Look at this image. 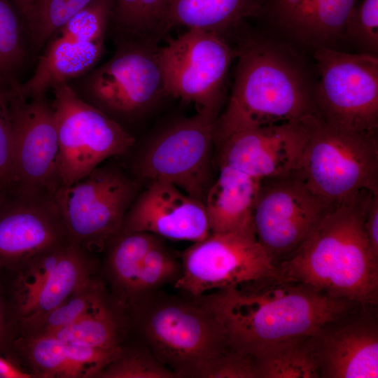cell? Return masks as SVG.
<instances>
[{
	"label": "cell",
	"instance_id": "6da1fadb",
	"mask_svg": "<svg viewBox=\"0 0 378 378\" xmlns=\"http://www.w3.org/2000/svg\"><path fill=\"white\" fill-rule=\"evenodd\" d=\"M204 297L221 320L229 344L251 355L272 343L312 335L326 323L363 306L281 276Z\"/></svg>",
	"mask_w": 378,
	"mask_h": 378
},
{
	"label": "cell",
	"instance_id": "7a4b0ae2",
	"mask_svg": "<svg viewBox=\"0 0 378 378\" xmlns=\"http://www.w3.org/2000/svg\"><path fill=\"white\" fill-rule=\"evenodd\" d=\"M237 41V65L227 106L215 134L258 125L302 122L316 115L315 82L300 55L284 41L245 31Z\"/></svg>",
	"mask_w": 378,
	"mask_h": 378
},
{
	"label": "cell",
	"instance_id": "3957f363",
	"mask_svg": "<svg viewBox=\"0 0 378 378\" xmlns=\"http://www.w3.org/2000/svg\"><path fill=\"white\" fill-rule=\"evenodd\" d=\"M371 193L365 191L335 205L298 249L276 266L281 276L333 298L377 306L378 256L364 225V207Z\"/></svg>",
	"mask_w": 378,
	"mask_h": 378
},
{
	"label": "cell",
	"instance_id": "277c9868",
	"mask_svg": "<svg viewBox=\"0 0 378 378\" xmlns=\"http://www.w3.org/2000/svg\"><path fill=\"white\" fill-rule=\"evenodd\" d=\"M144 345L178 377H198L230 346L224 326L202 295L155 293L129 315Z\"/></svg>",
	"mask_w": 378,
	"mask_h": 378
},
{
	"label": "cell",
	"instance_id": "5b68a950",
	"mask_svg": "<svg viewBox=\"0 0 378 378\" xmlns=\"http://www.w3.org/2000/svg\"><path fill=\"white\" fill-rule=\"evenodd\" d=\"M304 121L308 136L298 172L312 190L335 204L378 192L377 132L333 127L316 115Z\"/></svg>",
	"mask_w": 378,
	"mask_h": 378
},
{
	"label": "cell",
	"instance_id": "8992f818",
	"mask_svg": "<svg viewBox=\"0 0 378 378\" xmlns=\"http://www.w3.org/2000/svg\"><path fill=\"white\" fill-rule=\"evenodd\" d=\"M116 45L110 59L76 78V89L72 88L120 124L144 115L167 95L158 45L135 41Z\"/></svg>",
	"mask_w": 378,
	"mask_h": 378
},
{
	"label": "cell",
	"instance_id": "52a82bcc",
	"mask_svg": "<svg viewBox=\"0 0 378 378\" xmlns=\"http://www.w3.org/2000/svg\"><path fill=\"white\" fill-rule=\"evenodd\" d=\"M51 90L61 187L80 181L105 160L125 153L134 145V137L122 125L83 100L69 83L56 84Z\"/></svg>",
	"mask_w": 378,
	"mask_h": 378
},
{
	"label": "cell",
	"instance_id": "ba28073f",
	"mask_svg": "<svg viewBox=\"0 0 378 378\" xmlns=\"http://www.w3.org/2000/svg\"><path fill=\"white\" fill-rule=\"evenodd\" d=\"M314 57L316 115L333 127L377 132L378 56L320 48Z\"/></svg>",
	"mask_w": 378,
	"mask_h": 378
},
{
	"label": "cell",
	"instance_id": "9c48e42d",
	"mask_svg": "<svg viewBox=\"0 0 378 378\" xmlns=\"http://www.w3.org/2000/svg\"><path fill=\"white\" fill-rule=\"evenodd\" d=\"M138 190L134 179L111 164L60 187L55 200L70 240L92 253L102 251L121 231Z\"/></svg>",
	"mask_w": 378,
	"mask_h": 378
},
{
	"label": "cell",
	"instance_id": "30bf717a",
	"mask_svg": "<svg viewBox=\"0 0 378 378\" xmlns=\"http://www.w3.org/2000/svg\"><path fill=\"white\" fill-rule=\"evenodd\" d=\"M218 115L198 110L168 124L148 142L134 164L139 179L165 181L204 202L211 182Z\"/></svg>",
	"mask_w": 378,
	"mask_h": 378
},
{
	"label": "cell",
	"instance_id": "8fae6325",
	"mask_svg": "<svg viewBox=\"0 0 378 378\" xmlns=\"http://www.w3.org/2000/svg\"><path fill=\"white\" fill-rule=\"evenodd\" d=\"M167 96L218 116L235 48L216 33L188 29L158 50Z\"/></svg>",
	"mask_w": 378,
	"mask_h": 378
},
{
	"label": "cell",
	"instance_id": "7c38bea8",
	"mask_svg": "<svg viewBox=\"0 0 378 378\" xmlns=\"http://www.w3.org/2000/svg\"><path fill=\"white\" fill-rule=\"evenodd\" d=\"M181 267L174 288L193 298L265 277L281 276L258 241L253 226L210 233L184 251Z\"/></svg>",
	"mask_w": 378,
	"mask_h": 378
},
{
	"label": "cell",
	"instance_id": "4fadbf2b",
	"mask_svg": "<svg viewBox=\"0 0 378 378\" xmlns=\"http://www.w3.org/2000/svg\"><path fill=\"white\" fill-rule=\"evenodd\" d=\"M335 205L312 190L298 171L261 180L253 224L274 265L293 255Z\"/></svg>",
	"mask_w": 378,
	"mask_h": 378
},
{
	"label": "cell",
	"instance_id": "5bb4252c",
	"mask_svg": "<svg viewBox=\"0 0 378 378\" xmlns=\"http://www.w3.org/2000/svg\"><path fill=\"white\" fill-rule=\"evenodd\" d=\"M112 8L113 0H95L50 36L32 76L20 84L23 99L46 95L56 84L90 71L104 52Z\"/></svg>",
	"mask_w": 378,
	"mask_h": 378
},
{
	"label": "cell",
	"instance_id": "9a60e30c",
	"mask_svg": "<svg viewBox=\"0 0 378 378\" xmlns=\"http://www.w3.org/2000/svg\"><path fill=\"white\" fill-rule=\"evenodd\" d=\"M13 181L9 192L55 198L61 187L59 150L54 112L46 95L13 102Z\"/></svg>",
	"mask_w": 378,
	"mask_h": 378
},
{
	"label": "cell",
	"instance_id": "2e32d148",
	"mask_svg": "<svg viewBox=\"0 0 378 378\" xmlns=\"http://www.w3.org/2000/svg\"><path fill=\"white\" fill-rule=\"evenodd\" d=\"M94 253L69 240L38 253L18 268L17 319L50 311L97 277Z\"/></svg>",
	"mask_w": 378,
	"mask_h": 378
},
{
	"label": "cell",
	"instance_id": "e0dca14e",
	"mask_svg": "<svg viewBox=\"0 0 378 378\" xmlns=\"http://www.w3.org/2000/svg\"><path fill=\"white\" fill-rule=\"evenodd\" d=\"M307 136L304 120L214 133L217 164L260 181L289 175L300 168Z\"/></svg>",
	"mask_w": 378,
	"mask_h": 378
},
{
	"label": "cell",
	"instance_id": "ac0fdd59",
	"mask_svg": "<svg viewBox=\"0 0 378 378\" xmlns=\"http://www.w3.org/2000/svg\"><path fill=\"white\" fill-rule=\"evenodd\" d=\"M376 308L360 306L309 336L319 378L378 377Z\"/></svg>",
	"mask_w": 378,
	"mask_h": 378
},
{
	"label": "cell",
	"instance_id": "d6986e66",
	"mask_svg": "<svg viewBox=\"0 0 378 378\" xmlns=\"http://www.w3.org/2000/svg\"><path fill=\"white\" fill-rule=\"evenodd\" d=\"M69 237L55 198L8 193L0 211V269L17 270Z\"/></svg>",
	"mask_w": 378,
	"mask_h": 378
},
{
	"label": "cell",
	"instance_id": "ffe728a7",
	"mask_svg": "<svg viewBox=\"0 0 378 378\" xmlns=\"http://www.w3.org/2000/svg\"><path fill=\"white\" fill-rule=\"evenodd\" d=\"M127 211L122 231L197 242L210 234L204 203L165 181L149 182Z\"/></svg>",
	"mask_w": 378,
	"mask_h": 378
},
{
	"label": "cell",
	"instance_id": "44dd1931",
	"mask_svg": "<svg viewBox=\"0 0 378 378\" xmlns=\"http://www.w3.org/2000/svg\"><path fill=\"white\" fill-rule=\"evenodd\" d=\"M358 0H263L261 15L286 39L312 48L338 49ZM340 50V49H338Z\"/></svg>",
	"mask_w": 378,
	"mask_h": 378
},
{
	"label": "cell",
	"instance_id": "7402d4cb",
	"mask_svg": "<svg viewBox=\"0 0 378 378\" xmlns=\"http://www.w3.org/2000/svg\"><path fill=\"white\" fill-rule=\"evenodd\" d=\"M32 377L96 378L123 345L98 349L66 343L48 335L20 336L15 342Z\"/></svg>",
	"mask_w": 378,
	"mask_h": 378
},
{
	"label": "cell",
	"instance_id": "603a6c76",
	"mask_svg": "<svg viewBox=\"0 0 378 378\" xmlns=\"http://www.w3.org/2000/svg\"><path fill=\"white\" fill-rule=\"evenodd\" d=\"M206 194L210 233H223L253 226V215L260 180L234 168L220 166Z\"/></svg>",
	"mask_w": 378,
	"mask_h": 378
},
{
	"label": "cell",
	"instance_id": "cb8c5ba5",
	"mask_svg": "<svg viewBox=\"0 0 378 378\" xmlns=\"http://www.w3.org/2000/svg\"><path fill=\"white\" fill-rule=\"evenodd\" d=\"M263 0H167L170 29L183 27L216 33L227 38L249 18L260 17Z\"/></svg>",
	"mask_w": 378,
	"mask_h": 378
},
{
	"label": "cell",
	"instance_id": "d4e9b609",
	"mask_svg": "<svg viewBox=\"0 0 378 378\" xmlns=\"http://www.w3.org/2000/svg\"><path fill=\"white\" fill-rule=\"evenodd\" d=\"M159 237L140 231H120L106 244L102 274L109 299L125 318L141 262Z\"/></svg>",
	"mask_w": 378,
	"mask_h": 378
},
{
	"label": "cell",
	"instance_id": "484cf974",
	"mask_svg": "<svg viewBox=\"0 0 378 378\" xmlns=\"http://www.w3.org/2000/svg\"><path fill=\"white\" fill-rule=\"evenodd\" d=\"M167 0H113L110 25L115 42L135 41L158 45L169 30Z\"/></svg>",
	"mask_w": 378,
	"mask_h": 378
},
{
	"label": "cell",
	"instance_id": "4316f807",
	"mask_svg": "<svg viewBox=\"0 0 378 378\" xmlns=\"http://www.w3.org/2000/svg\"><path fill=\"white\" fill-rule=\"evenodd\" d=\"M108 298L106 288L97 276L55 308L18 319L20 336H42L60 330L76 322Z\"/></svg>",
	"mask_w": 378,
	"mask_h": 378
},
{
	"label": "cell",
	"instance_id": "83f0119b",
	"mask_svg": "<svg viewBox=\"0 0 378 378\" xmlns=\"http://www.w3.org/2000/svg\"><path fill=\"white\" fill-rule=\"evenodd\" d=\"M125 326V318L108 298L76 322L46 335L80 346L113 349L122 345Z\"/></svg>",
	"mask_w": 378,
	"mask_h": 378
},
{
	"label": "cell",
	"instance_id": "f1b7e54d",
	"mask_svg": "<svg viewBox=\"0 0 378 378\" xmlns=\"http://www.w3.org/2000/svg\"><path fill=\"white\" fill-rule=\"evenodd\" d=\"M309 336L282 340L257 351L253 356L258 378H319Z\"/></svg>",
	"mask_w": 378,
	"mask_h": 378
},
{
	"label": "cell",
	"instance_id": "f546056e",
	"mask_svg": "<svg viewBox=\"0 0 378 378\" xmlns=\"http://www.w3.org/2000/svg\"><path fill=\"white\" fill-rule=\"evenodd\" d=\"M95 0H29L23 15L32 55L41 52L50 36Z\"/></svg>",
	"mask_w": 378,
	"mask_h": 378
},
{
	"label": "cell",
	"instance_id": "4dcf8cb0",
	"mask_svg": "<svg viewBox=\"0 0 378 378\" xmlns=\"http://www.w3.org/2000/svg\"><path fill=\"white\" fill-rule=\"evenodd\" d=\"M181 262L159 239L145 255L137 275L125 317L155 294L164 285L175 283L181 274Z\"/></svg>",
	"mask_w": 378,
	"mask_h": 378
},
{
	"label": "cell",
	"instance_id": "1f68e13d",
	"mask_svg": "<svg viewBox=\"0 0 378 378\" xmlns=\"http://www.w3.org/2000/svg\"><path fill=\"white\" fill-rule=\"evenodd\" d=\"M176 373L162 364L144 346L122 347L120 354L96 378H175Z\"/></svg>",
	"mask_w": 378,
	"mask_h": 378
},
{
	"label": "cell",
	"instance_id": "d6a6232c",
	"mask_svg": "<svg viewBox=\"0 0 378 378\" xmlns=\"http://www.w3.org/2000/svg\"><path fill=\"white\" fill-rule=\"evenodd\" d=\"M24 31L8 0H0V74L14 78L25 59Z\"/></svg>",
	"mask_w": 378,
	"mask_h": 378
},
{
	"label": "cell",
	"instance_id": "836d02e7",
	"mask_svg": "<svg viewBox=\"0 0 378 378\" xmlns=\"http://www.w3.org/2000/svg\"><path fill=\"white\" fill-rule=\"evenodd\" d=\"M344 41L358 53L378 56V0H359L347 18Z\"/></svg>",
	"mask_w": 378,
	"mask_h": 378
},
{
	"label": "cell",
	"instance_id": "e575fe53",
	"mask_svg": "<svg viewBox=\"0 0 378 378\" xmlns=\"http://www.w3.org/2000/svg\"><path fill=\"white\" fill-rule=\"evenodd\" d=\"M20 83L0 74V183L10 190L13 181V102Z\"/></svg>",
	"mask_w": 378,
	"mask_h": 378
},
{
	"label": "cell",
	"instance_id": "d590c367",
	"mask_svg": "<svg viewBox=\"0 0 378 378\" xmlns=\"http://www.w3.org/2000/svg\"><path fill=\"white\" fill-rule=\"evenodd\" d=\"M200 378H258L255 357L230 345L212 358L198 375Z\"/></svg>",
	"mask_w": 378,
	"mask_h": 378
},
{
	"label": "cell",
	"instance_id": "8d00e7d4",
	"mask_svg": "<svg viewBox=\"0 0 378 378\" xmlns=\"http://www.w3.org/2000/svg\"><path fill=\"white\" fill-rule=\"evenodd\" d=\"M364 225L370 245L378 256V192L371 193L366 200Z\"/></svg>",
	"mask_w": 378,
	"mask_h": 378
},
{
	"label": "cell",
	"instance_id": "74e56055",
	"mask_svg": "<svg viewBox=\"0 0 378 378\" xmlns=\"http://www.w3.org/2000/svg\"><path fill=\"white\" fill-rule=\"evenodd\" d=\"M27 371L0 356V378H31Z\"/></svg>",
	"mask_w": 378,
	"mask_h": 378
},
{
	"label": "cell",
	"instance_id": "f35d334b",
	"mask_svg": "<svg viewBox=\"0 0 378 378\" xmlns=\"http://www.w3.org/2000/svg\"><path fill=\"white\" fill-rule=\"evenodd\" d=\"M9 191L0 183V211L3 208L8 197Z\"/></svg>",
	"mask_w": 378,
	"mask_h": 378
},
{
	"label": "cell",
	"instance_id": "ab89813d",
	"mask_svg": "<svg viewBox=\"0 0 378 378\" xmlns=\"http://www.w3.org/2000/svg\"><path fill=\"white\" fill-rule=\"evenodd\" d=\"M18 9L22 14L24 9L25 8L29 0H13Z\"/></svg>",
	"mask_w": 378,
	"mask_h": 378
},
{
	"label": "cell",
	"instance_id": "60d3db41",
	"mask_svg": "<svg viewBox=\"0 0 378 378\" xmlns=\"http://www.w3.org/2000/svg\"><path fill=\"white\" fill-rule=\"evenodd\" d=\"M4 329V325H3V314H2V310L0 304V339L1 337V335L3 332Z\"/></svg>",
	"mask_w": 378,
	"mask_h": 378
}]
</instances>
